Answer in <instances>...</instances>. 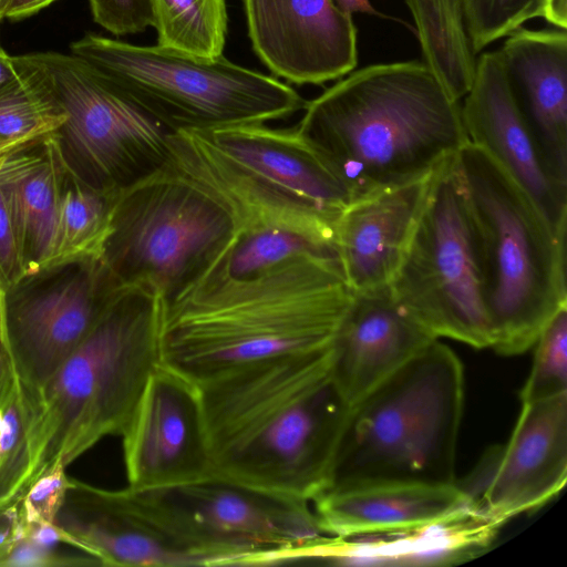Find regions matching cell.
<instances>
[{
    "label": "cell",
    "mask_w": 567,
    "mask_h": 567,
    "mask_svg": "<svg viewBox=\"0 0 567 567\" xmlns=\"http://www.w3.org/2000/svg\"><path fill=\"white\" fill-rule=\"evenodd\" d=\"M230 252L164 298L161 365L198 386L256 362L333 348L354 298L337 254H296L233 277Z\"/></svg>",
    "instance_id": "obj_1"
},
{
    "label": "cell",
    "mask_w": 567,
    "mask_h": 567,
    "mask_svg": "<svg viewBox=\"0 0 567 567\" xmlns=\"http://www.w3.org/2000/svg\"><path fill=\"white\" fill-rule=\"evenodd\" d=\"M332 349L198 385L216 477L307 503L328 487L350 410L331 375Z\"/></svg>",
    "instance_id": "obj_2"
},
{
    "label": "cell",
    "mask_w": 567,
    "mask_h": 567,
    "mask_svg": "<svg viewBox=\"0 0 567 567\" xmlns=\"http://www.w3.org/2000/svg\"><path fill=\"white\" fill-rule=\"evenodd\" d=\"M296 125L353 199L434 172L470 142L460 101L424 63H380L307 101Z\"/></svg>",
    "instance_id": "obj_3"
},
{
    "label": "cell",
    "mask_w": 567,
    "mask_h": 567,
    "mask_svg": "<svg viewBox=\"0 0 567 567\" xmlns=\"http://www.w3.org/2000/svg\"><path fill=\"white\" fill-rule=\"evenodd\" d=\"M164 295L144 282H115L100 319L34 394L27 491L109 435H122L159 364ZM25 495V494H24Z\"/></svg>",
    "instance_id": "obj_4"
},
{
    "label": "cell",
    "mask_w": 567,
    "mask_h": 567,
    "mask_svg": "<svg viewBox=\"0 0 567 567\" xmlns=\"http://www.w3.org/2000/svg\"><path fill=\"white\" fill-rule=\"evenodd\" d=\"M168 144L171 163L216 196L243 231L285 228L336 250V224L353 194L297 126L182 130Z\"/></svg>",
    "instance_id": "obj_5"
},
{
    "label": "cell",
    "mask_w": 567,
    "mask_h": 567,
    "mask_svg": "<svg viewBox=\"0 0 567 567\" xmlns=\"http://www.w3.org/2000/svg\"><path fill=\"white\" fill-rule=\"evenodd\" d=\"M492 348L519 354L567 306L566 235L484 150L455 155Z\"/></svg>",
    "instance_id": "obj_6"
},
{
    "label": "cell",
    "mask_w": 567,
    "mask_h": 567,
    "mask_svg": "<svg viewBox=\"0 0 567 567\" xmlns=\"http://www.w3.org/2000/svg\"><path fill=\"white\" fill-rule=\"evenodd\" d=\"M463 406V365L436 339L350 406L327 488L455 483Z\"/></svg>",
    "instance_id": "obj_7"
},
{
    "label": "cell",
    "mask_w": 567,
    "mask_h": 567,
    "mask_svg": "<svg viewBox=\"0 0 567 567\" xmlns=\"http://www.w3.org/2000/svg\"><path fill=\"white\" fill-rule=\"evenodd\" d=\"M70 51L172 133L285 120L307 104L287 83L223 54L199 58L94 33L72 42Z\"/></svg>",
    "instance_id": "obj_8"
},
{
    "label": "cell",
    "mask_w": 567,
    "mask_h": 567,
    "mask_svg": "<svg viewBox=\"0 0 567 567\" xmlns=\"http://www.w3.org/2000/svg\"><path fill=\"white\" fill-rule=\"evenodd\" d=\"M243 229L212 193L169 162L114 193L103 265L116 282L169 298L229 254Z\"/></svg>",
    "instance_id": "obj_9"
},
{
    "label": "cell",
    "mask_w": 567,
    "mask_h": 567,
    "mask_svg": "<svg viewBox=\"0 0 567 567\" xmlns=\"http://www.w3.org/2000/svg\"><path fill=\"white\" fill-rule=\"evenodd\" d=\"M143 493L200 566L319 558L336 539L322 530L309 503L218 477Z\"/></svg>",
    "instance_id": "obj_10"
},
{
    "label": "cell",
    "mask_w": 567,
    "mask_h": 567,
    "mask_svg": "<svg viewBox=\"0 0 567 567\" xmlns=\"http://www.w3.org/2000/svg\"><path fill=\"white\" fill-rule=\"evenodd\" d=\"M455 155L433 174L389 289L395 302L434 338L492 348Z\"/></svg>",
    "instance_id": "obj_11"
},
{
    "label": "cell",
    "mask_w": 567,
    "mask_h": 567,
    "mask_svg": "<svg viewBox=\"0 0 567 567\" xmlns=\"http://www.w3.org/2000/svg\"><path fill=\"white\" fill-rule=\"evenodd\" d=\"M66 121L62 132L95 181L109 193L125 188L171 159L169 132L131 103L84 60L38 52Z\"/></svg>",
    "instance_id": "obj_12"
},
{
    "label": "cell",
    "mask_w": 567,
    "mask_h": 567,
    "mask_svg": "<svg viewBox=\"0 0 567 567\" xmlns=\"http://www.w3.org/2000/svg\"><path fill=\"white\" fill-rule=\"evenodd\" d=\"M121 436L131 489H168L216 477L199 389L161 364Z\"/></svg>",
    "instance_id": "obj_13"
},
{
    "label": "cell",
    "mask_w": 567,
    "mask_h": 567,
    "mask_svg": "<svg viewBox=\"0 0 567 567\" xmlns=\"http://www.w3.org/2000/svg\"><path fill=\"white\" fill-rule=\"evenodd\" d=\"M248 37L259 60L289 83L323 84L358 61L352 16L332 0H243Z\"/></svg>",
    "instance_id": "obj_14"
},
{
    "label": "cell",
    "mask_w": 567,
    "mask_h": 567,
    "mask_svg": "<svg viewBox=\"0 0 567 567\" xmlns=\"http://www.w3.org/2000/svg\"><path fill=\"white\" fill-rule=\"evenodd\" d=\"M54 524L66 544L103 566H199L141 492L105 489L70 477Z\"/></svg>",
    "instance_id": "obj_15"
},
{
    "label": "cell",
    "mask_w": 567,
    "mask_h": 567,
    "mask_svg": "<svg viewBox=\"0 0 567 567\" xmlns=\"http://www.w3.org/2000/svg\"><path fill=\"white\" fill-rule=\"evenodd\" d=\"M489 461L481 487L468 493L497 526L555 497L567 480V394L523 403L507 444Z\"/></svg>",
    "instance_id": "obj_16"
},
{
    "label": "cell",
    "mask_w": 567,
    "mask_h": 567,
    "mask_svg": "<svg viewBox=\"0 0 567 567\" xmlns=\"http://www.w3.org/2000/svg\"><path fill=\"white\" fill-rule=\"evenodd\" d=\"M461 112L468 140L493 157L566 235L567 186L547 168L508 86L499 51L482 53Z\"/></svg>",
    "instance_id": "obj_17"
},
{
    "label": "cell",
    "mask_w": 567,
    "mask_h": 567,
    "mask_svg": "<svg viewBox=\"0 0 567 567\" xmlns=\"http://www.w3.org/2000/svg\"><path fill=\"white\" fill-rule=\"evenodd\" d=\"M113 279L102 262L48 292L8 306V332L21 384L38 392L103 313Z\"/></svg>",
    "instance_id": "obj_18"
},
{
    "label": "cell",
    "mask_w": 567,
    "mask_h": 567,
    "mask_svg": "<svg viewBox=\"0 0 567 567\" xmlns=\"http://www.w3.org/2000/svg\"><path fill=\"white\" fill-rule=\"evenodd\" d=\"M311 503L322 530L338 538L406 534L477 511L473 497L456 482L327 488Z\"/></svg>",
    "instance_id": "obj_19"
},
{
    "label": "cell",
    "mask_w": 567,
    "mask_h": 567,
    "mask_svg": "<svg viewBox=\"0 0 567 567\" xmlns=\"http://www.w3.org/2000/svg\"><path fill=\"white\" fill-rule=\"evenodd\" d=\"M434 340L389 286L357 292L333 343L332 379L351 406Z\"/></svg>",
    "instance_id": "obj_20"
},
{
    "label": "cell",
    "mask_w": 567,
    "mask_h": 567,
    "mask_svg": "<svg viewBox=\"0 0 567 567\" xmlns=\"http://www.w3.org/2000/svg\"><path fill=\"white\" fill-rule=\"evenodd\" d=\"M509 90L553 176L567 186V33L518 28L498 50Z\"/></svg>",
    "instance_id": "obj_21"
},
{
    "label": "cell",
    "mask_w": 567,
    "mask_h": 567,
    "mask_svg": "<svg viewBox=\"0 0 567 567\" xmlns=\"http://www.w3.org/2000/svg\"><path fill=\"white\" fill-rule=\"evenodd\" d=\"M434 172L354 198L339 217L336 250L354 293L389 286Z\"/></svg>",
    "instance_id": "obj_22"
},
{
    "label": "cell",
    "mask_w": 567,
    "mask_h": 567,
    "mask_svg": "<svg viewBox=\"0 0 567 567\" xmlns=\"http://www.w3.org/2000/svg\"><path fill=\"white\" fill-rule=\"evenodd\" d=\"M56 135H49L38 152L23 147L0 157V187L28 275L43 270L53 247L63 193Z\"/></svg>",
    "instance_id": "obj_23"
},
{
    "label": "cell",
    "mask_w": 567,
    "mask_h": 567,
    "mask_svg": "<svg viewBox=\"0 0 567 567\" xmlns=\"http://www.w3.org/2000/svg\"><path fill=\"white\" fill-rule=\"evenodd\" d=\"M16 73L0 84V156L59 133L66 113L35 53L13 56Z\"/></svg>",
    "instance_id": "obj_24"
},
{
    "label": "cell",
    "mask_w": 567,
    "mask_h": 567,
    "mask_svg": "<svg viewBox=\"0 0 567 567\" xmlns=\"http://www.w3.org/2000/svg\"><path fill=\"white\" fill-rule=\"evenodd\" d=\"M414 19L424 65L460 101L473 83L476 60L462 0H404Z\"/></svg>",
    "instance_id": "obj_25"
},
{
    "label": "cell",
    "mask_w": 567,
    "mask_h": 567,
    "mask_svg": "<svg viewBox=\"0 0 567 567\" xmlns=\"http://www.w3.org/2000/svg\"><path fill=\"white\" fill-rule=\"evenodd\" d=\"M114 193L78 183L62 193L53 247L43 270L103 261L112 233Z\"/></svg>",
    "instance_id": "obj_26"
},
{
    "label": "cell",
    "mask_w": 567,
    "mask_h": 567,
    "mask_svg": "<svg viewBox=\"0 0 567 567\" xmlns=\"http://www.w3.org/2000/svg\"><path fill=\"white\" fill-rule=\"evenodd\" d=\"M157 45L199 58L223 54L226 0H151Z\"/></svg>",
    "instance_id": "obj_27"
},
{
    "label": "cell",
    "mask_w": 567,
    "mask_h": 567,
    "mask_svg": "<svg viewBox=\"0 0 567 567\" xmlns=\"http://www.w3.org/2000/svg\"><path fill=\"white\" fill-rule=\"evenodd\" d=\"M34 394L19 379L2 406L0 437V507L18 503L25 494L30 472V426Z\"/></svg>",
    "instance_id": "obj_28"
},
{
    "label": "cell",
    "mask_w": 567,
    "mask_h": 567,
    "mask_svg": "<svg viewBox=\"0 0 567 567\" xmlns=\"http://www.w3.org/2000/svg\"><path fill=\"white\" fill-rule=\"evenodd\" d=\"M301 252L337 254L334 249L295 231L268 227L243 231L226 260V269L233 277H245Z\"/></svg>",
    "instance_id": "obj_29"
},
{
    "label": "cell",
    "mask_w": 567,
    "mask_h": 567,
    "mask_svg": "<svg viewBox=\"0 0 567 567\" xmlns=\"http://www.w3.org/2000/svg\"><path fill=\"white\" fill-rule=\"evenodd\" d=\"M534 344L533 367L520 390L522 404L567 394V306L546 323Z\"/></svg>",
    "instance_id": "obj_30"
},
{
    "label": "cell",
    "mask_w": 567,
    "mask_h": 567,
    "mask_svg": "<svg viewBox=\"0 0 567 567\" xmlns=\"http://www.w3.org/2000/svg\"><path fill=\"white\" fill-rule=\"evenodd\" d=\"M474 53L534 18H544L546 0H462Z\"/></svg>",
    "instance_id": "obj_31"
},
{
    "label": "cell",
    "mask_w": 567,
    "mask_h": 567,
    "mask_svg": "<svg viewBox=\"0 0 567 567\" xmlns=\"http://www.w3.org/2000/svg\"><path fill=\"white\" fill-rule=\"evenodd\" d=\"M69 483L70 477L63 465H55L40 475L19 501L21 526L38 523L54 524Z\"/></svg>",
    "instance_id": "obj_32"
},
{
    "label": "cell",
    "mask_w": 567,
    "mask_h": 567,
    "mask_svg": "<svg viewBox=\"0 0 567 567\" xmlns=\"http://www.w3.org/2000/svg\"><path fill=\"white\" fill-rule=\"evenodd\" d=\"M93 20L114 35L135 34L153 27L151 0H89Z\"/></svg>",
    "instance_id": "obj_33"
},
{
    "label": "cell",
    "mask_w": 567,
    "mask_h": 567,
    "mask_svg": "<svg viewBox=\"0 0 567 567\" xmlns=\"http://www.w3.org/2000/svg\"><path fill=\"white\" fill-rule=\"evenodd\" d=\"M100 565L96 559L84 554L73 556L60 553L56 548L42 546L28 537H20L2 567H53V566H82Z\"/></svg>",
    "instance_id": "obj_34"
},
{
    "label": "cell",
    "mask_w": 567,
    "mask_h": 567,
    "mask_svg": "<svg viewBox=\"0 0 567 567\" xmlns=\"http://www.w3.org/2000/svg\"><path fill=\"white\" fill-rule=\"evenodd\" d=\"M1 157V156H0ZM0 271L9 282L28 276L20 254L8 204L0 187Z\"/></svg>",
    "instance_id": "obj_35"
},
{
    "label": "cell",
    "mask_w": 567,
    "mask_h": 567,
    "mask_svg": "<svg viewBox=\"0 0 567 567\" xmlns=\"http://www.w3.org/2000/svg\"><path fill=\"white\" fill-rule=\"evenodd\" d=\"M0 271V408L13 389L18 375L10 350L8 332V301Z\"/></svg>",
    "instance_id": "obj_36"
},
{
    "label": "cell",
    "mask_w": 567,
    "mask_h": 567,
    "mask_svg": "<svg viewBox=\"0 0 567 567\" xmlns=\"http://www.w3.org/2000/svg\"><path fill=\"white\" fill-rule=\"evenodd\" d=\"M20 537L19 502L0 507V567Z\"/></svg>",
    "instance_id": "obj_37"
},
{
    "label": "cell",
    "mask_w": 567,
    "mask_h": 567,
    "mask_svg": "<svg viewBox=\"0 0 567 567\" xmlns=\"http://www.w3.org/2000/svg\"><path fill=\"white\" fill-rule=\"evenodd\" d=\"M56 0H8L4 18L21 20L31 17Z\"/></svg>",
    "instance_id": "obj_38"
},
{
    "label": "cell",
    "mask_w": 567,
    "mask_h": 567,
    "mask_svg": "<svg viewBox=\"0 0 567 567\" xmlns=\"http://www.w3.org/2000/svg\"><path fill=\"white\" fill-rule=\"evenodd\" d=\"M544 19L558 29L567 27V0H546Z\"/></svg>",
    "instance_id": "obj_39"
},
{
    "label": "cell",
    "mask_w": 567,
    "mask_h": 567,
    "mask_svg": "<svg viewBox=\"0 0 567 567\" xmlns=\"http://www.w3.org/2000/svg\"><path fill=\"white\" fill-rule=\"evenodd\" d=\"M333 3L343 12L352 13L361 12L368 14H377L380 13L373 8L369 0H332Z\"/></svg>",
    "instance_id": "obj_40"
},
{
    "label": "cell",
    "mask_w": 567,
    "mask_h": 567,
    "mask_svg": "<svg viewBox=\"0 0 567 567\" xmlns=\"http://www.w3.org/2000/svg\"><path fill=\"white\" fill-rule=\"evenodd\" d=\"M16 73L14 58L9 55L0 43V84L12 78Z\"/></svg>",
    "instance_id": "obj_41"
},
{
    "label": "cell",
    "mask_w": 567,
    "mask_h": 567,
    "mask_svg": "<svg viewBox=\"0 0 567 567\" xmlns=\"http://www.w3.org/2000/svg\"><path fill=\"white\" fill-rule=\"evenodd\" d=\"M8 0H0V21L4 19V11L7 7Z\"/></svg>",
    "instance_id": "obj_42"
}]
</instances>
